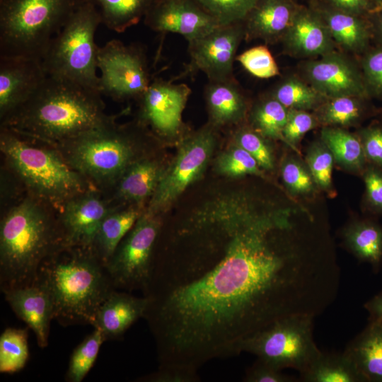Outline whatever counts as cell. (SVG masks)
Returning <instances> with one entry per match:
<instances>
[{
	"label": "cell",
	"mask_w": 382,
	"mask_h": 382,
	"mask_svg": "<svg viewBox=\"0 0 382 382\" xmlns=\"http://www.w3.org/2000/svg\"><path fill=\"white\" fill-rule=\"evenodd\" d=\"M101 95L47 75L27 101L1 120V127L55 146L116 119L105 112Z\"/></svg>",
	"instance_id": "2"
},
{
	"label": "cell",
	"mask_w": 382,
	"mask_h": 382,
	"mask_svg": "<svg viewBox=\"0 0 382 382\" xmlns=\"http://www.w3.org/2000/svg\"><path fill=\"white\" fill-rule=\"evenodd\" d=\"M111 120L54 146L68 164L98 190L113 188L137 156L135 126Z\"/></svg>",
	"instance_id": "6"
},
{
	"label": "cell",
	"mask_w": 382,
	"mask_h": 382,
	"mask_svg": "<svg viewBox=\"0 0 382 382\" xmlns=\"http://www.w3.org/2000/svg\"></svg>",
	"instance_id": "53"
},
{
	"label": "cell",
	"mask_w": 382,
	"mask_h": 382,
	"mask_svg": "<svg viewBox=\"0 0 382 382\" xmlns=\"http://www.w3.org/2000/svg\"><path fill=\"white\" fill-rule=\"evenodd\" d=\"M370 1L375 6L376 9L382 6V0H370Z\"/></svg>",
	"instance_id": "52"
},
{
	"label": "cell",
	"mask_w": 382,
	"mask_h": 382,
	"mask_svg": "<svg viewBox=\"0 0 382 382\" xmlns=\"http://www.w3.org/2000/svg\"><path fill=\"white\" fill-rule=\"evenodd\" d=\"M282 38L286 47L299 56H323L334 50L333 40L325 23L311 6H299Z\"/></svg>",
	"instance_id": "19"
},
{
	"label": "cell",
	"mask_w": 382,
	"mask_h": 382,
	"mask_svg": "<svg viewBox=\"0 0 382 382\" xmlns=\"http://www.w3.org/2000/svg\"><path fill=\"white\" fill-rule=\"evenodd\" d=\"M314 318L294 316L277 320L243 340L240 354L250 353L280 370L291 368L301 374L321 352L313 340Z\"/></svg>",
	"instance_id": "9"
},
{
	"label": "cell",
	"mask_w": 382,
	"mask_h": 382,
	"mask_svg": "<svg viewBox=\"0 0 382 382\" xmlns=\"http://www.w3.org/2000/svg\"><path fill=\"white\" fill-rule=\"evenodd\" d=\"M82 0H0V56L43 58Z\"/></svg>",
	"instance_id": "7"
},
{
	"label": "cell",
	"mask_w": 382,
	"mask_h": 382,
	"mask_svg": "<svg viewBox=\"0 0 382 382\" xmlns=\"http://www.w3.org/2000/svg\"><path fill=\"white\" fill-rule=\"evenodd\" d=\"M112 207L97 188L68 200L57 211L63 246L91 247L100 224Z\"/></svg>",
	"instance_id": "13"
},
{
	"label": "cell",
	"mask_w": 382,
	"mask_h": 382,
	"mask_svg": "<svg viewBox=\"0 0 382 382\" xmlns=\"http://www.w3.org/2000/svg\"><path fill=\"white\" fill-rule=\"evenodd\" d=\"M367 161L382 168V126L371 125L358 133Z\"/></svg>",
	"instance_id": "45"
},
{
	"label": "cell",
	"mask_w": 382,
	"mask_h": 382,
	"mask_svg": "<svg viewBox=\"0 0 382 382\" xmlns=\"http://www.w3.org/2000/svg\"><path fill=\"white\" fill-rule=\"evenodd\" d=\"M242 22L219 25L209 33L189 42L192 65L209 81L233 79V64L241 39Z\"/></svg>",
	"instance_id": "14"
},
{
	"label": "cell",
	"mask_w": 382,
	"mask_h": 382,
	"mask_svg": "<svg viewBox=\"0 0 382 382\" xmlns=\"http://www.w3.org/2000/svg\"><path fill=\"white\" fill-rule=\"evenodd\" d=\"M163 169L154 160L138 159L126 170L114 186V198L140 207L154 195Z\"/></svg>",
	"instance_id": "24"
},
{
	"label": "cell",
	"mask_w": 382,
	"mask_h": 382,
	"mask_svg": "<svg viewBox=\"0 0 382 382\" xmlns=\"http://www.w3.org/2000/svg\"><path fill=\"white\" fill-rule=\"evenodd\" d=\"M163 223L144 211L120 242L105 264L116 290L132 292L146 289Z\"/></svg>",
	"instance_id": "10"
},
{
	"label": "cell",
	"mask_w": 382,
	"mask_h": 382,
	"mask_svg": "<svg viewBox=\"0 0 382 382\" xmlns=\"http://www.w3.org/2000/svg\"><path fill=\"white\" fill-rule=\"evenodd\" d=\"M299 6L294 0H257L242 21L245 36L270 42L283 37Z\"/></svg>",
	"instance_id": "22"
},
{
	"label": "cell",
	"mask_w": 382,
	"mask_h": 382,
	"mask_svg": "<svg viewBox=\"0 0 382 382\" xmlns=\"http://www.w3.org/2000/svg\"><path fill=\"white\" fill-rule=\"evenodd\" d=\"M372 30H375L382 41V6L375 10L369 17Z\"/></svg>",
	"instance_id": "51"
},
{
	"label": "cell",
	"mask_w": 382,
	"mask_h": 382,
	"mask_svg": "<svg viewBox=\"0 0 382 382\" xmlns=\"http://www.w3.org/2000/svg\"><path fill=\"white\" fill-rule=\"evenodd\" d=\"M371 318L382 321V293L374 296L364 305Z\"/></svg>",
	"instance_id": "50"
},
{
	"label": "cell",
	"mask_w": 382,
	"mask_h": 382,
	"mask_svg": "<svg viewBox=\"0 0 382 382\" xmlns=\"http://www.w3.org/2000/svg\"><path fill=\"white\" fill-rule=\"evenodd\" d=\"M190 93L186 84L154 79L139 98L142 122L161 136L175 135L180 129L182 113Z\"/></svg>",
	"instance_id": "15"
},
{
	"label": "cell",
	"mask_w": 382,
	"mask_h": 382,
	"mask_svg": "<svg viewBox=\"0 0 382 382\" xmlns=\"http://www.w3.org/2000/svg\"><path fill=\"white\" fill-rule=\"evenodd\" d=\"M362 175L367 204L372 211L382 214V168L367 166Z\"/></svg>",
	"instance_id": "46"
},
{
	"label": "cell",
	"mask_w": 382,
	"mask_h": 382,
	"mask_svg": "<svg viewBox=\"0 0 382 382\" xmlns=\"http://www.w3.org/2000/svg\"><path fill=\"white\" fill-rule=\"evenodd\" d=\"M334 162L331 151L321 140L310 145L306 156V163L318 190L332 192Z\"/></svg>",
	"instance_id": "40"
},
{
	"label": "cell",
	"mask_w": 382,
	"mask_h": 382,
	"mask_svg": "<svg viewBox=\"0 0 382 382\" xmlns=\"http://www.w3.org/2000/svg\"><path fill=\"white\" fill-rule=\"evenodd\" d=\"M205 98L212 122L224 126L240 122L245 116V98L234 79L209 81Z\"/></svg>",
	"instance_id": "25"
},
{
	"label": "cell",
	"mask_w": 382,
	"mask_h": 382,
	"mask_svg": "<svg viewBox=\"0 0 382 382\" xmlns=\"http://www.w3.org/2000/svg\"><path fill=\"white\" fill-rule=\"evenodd\" d=\"M0 149L28 195L56 211L76 195L96 188L54 146L1 127Z\"/></svg>",
	"instance_id": "5"
},
{
	"label": "cell",
	"mask_w": 382,
	"mask_h": 382,
	"mask_svg": "<svg viewBox=\"0 0 382 382\" xmlns=\"http://www.w3.org/2000/svg\"><path fill=\"white\" fill-rule=\"evenodd\" d=\"M98 69L100 93L115 100L139 99L151 82L142 51L118 40L99 47Z\"/></svg>",
	"instance_id": "12"
},
{
	"label": "cell",
	"mask_w": 382,
	"mask_h": 382,
	"mask_svg": "<svg viewBox=\"0 0 382 382\" xmlns=\"http://www.w3.org/2000/svg\"><path fill=\"white\" fill-rule=\"evenodd\" d=\"M139 381L144 382H197L199 381V377L198 373L177 368L158 367L156 371L141 377Z\"/></svg>",
	"instance_id": "48"
},
{
	"label": "cell",
	"mask_w": 382,
	"mask_h": 382,
	"mask_svg": "<svg viewBox=\"0 0 382 382\" xmlns=\"http://www.w3.org/2000/svg\"><path fill=\"white\" fill-rule=\"evenodd\" d=\"M145 210L139 206L125 209L112 207L100 224L91 250L105 264Z\"/></svg>",
	"instance_id": "27"
},
{
	"label": "cell",
	"mask_w": 382,
	"mask_h": 382,
	"mask_svg": "<svg viewBox=\"0 0 382 382\" xmlns=\"http://www.w3.org/2000/svg\"><path fill=\"white\" fill-rule=\"evenodd\" d=\"M310 6L320 16L333 41L342 47L361 52L367 47L372 30L368 17L343 12L316 0L311 1Z\"/></svg>",
	"instance_id": "23"
},
{
	"label": "cell",
	"mask_w": 382,
	"mask_h": 382,
	"mask_svg": "<svg viewBox=\"0 0 382 382\" xmlns=\"http://www.w3.org/2000/svg\"><path fill=\"white\" fill-rule=\"evenodd\" d=\"M289 109L273 97L257 103L251 113L253 130L266 139L280 140L286 144L283 131Z\"/></svg>",
	"instance_id": "34"
},
{
	"label": "cell",
	"mask_w": 382,
	"mask_h": 382,
	"mask_svg": "<svg viewBox=\"0 0 382 382\" xmlns=\"http://www.w3.org/2000/svg\"><path fill=\"white\" fill-rule=\"evenodd\" d=\"M102 23L92 0H82L52 40L41 60L47 75L99 91L98 52L95 41Z\"/></svg>",
	"instance_id": "8"
},
{
	"label": "cell",
	"mask_w": 382,
	"mask_h": 382,
	"mask_svg": "<svg viewBox=\"0 0 382 382\" xmlns=\"http://www.w3.org/2000/svg\"><path fill=\"white\" fill-rule=\"evenodd\" d=\"M28 329L8 328L0 337V372L21 370L28 359Z\"/></svg>",
	"instance_id": "35"
},
{
	"label": "cell",
	"mask_w": 382,
	"mask_h": 382,
	"mask_svg": "<svg viewBox=\"0 0 382 382\" xmlns=\"http://www.w3.org/2000/svg\"><path fill=\"white\" fill-rule=\"evenodd\" d=\"M4 294L16 315L33 330L38 346L46 347L54 319L53 306L47 291L33 283L6 291Z\"/></svg>",
	"instance_id": "20"
},
{
	"label": "cell",
	"mask_w": 382,
	"mask_h": 382,
	"mask_svg": "<svg viewBox=\"0 0 382 382\" xmlns=\"http://www.w3.org/2000/svg\"><path fill=\"white\" fill-rule=\"evenodd\" d=\"M320 140L331 151L335 162L345 170L363 173L367 159L358 135L337 127H323Z\"/></svg>",
	"instance_id": "28"
},
{
	"label": "cell",
	"mask_w": 382,
	"mask_h": 382,
	"mask_svg": "<svg viewBox=\"0 0 382 382\" xmlns=\"http://www.w3.org/2000/svg\"><path fill=\"white\" fill-rule=\"evenodd\" d=\"M62 247L54 209L30 195L16 203L0 223L1 291L33 284L42 261Z\"/></svg>",
	"instance_id": "4"
},
{
	"label": "cell",
	"mask_w": 382,
	"mask_h": 382,
	"mask_svg": "<svg viewBox=\"0 0 382 382\" xmlns=\"http://www.w3.org/2000/svg\"><path fill=\"white\" fill-rule=\"evenodd\" d=\"M102 23L116 33H122L144 18L154 0H92Z\"/></svg>",
	"instance_id": "31"
},
{
	"label": "cell",
	"mask_w": 382,
	"mask_h": 382,
	"mask_svg": "<svg viewBox=\"0 0 382 382\" xmlns=\"http://www.w3.org/2000/svg\"><path fill=\"white\" fill-rule=\"evenodd\" d=\"M281 176L287 190L294 196H311L318 190L306 163L297 158L289 156L283 161Z\"/></svg>",
	"instance_id": "38"
},
{
	"label": "cell",
	"mask_w": 382,
	"mask_h": 382,
	"mask_svg": "<svg viewBox=\"0 0 382 382\" xmlns=\"http://www.w3.org/2000/svg\"><path fill=\"white\" fill-rule=\"evenodd\" d=\"M245 382H293L294 378L282 370L257 358L247 369L243 378Z\"/></svg>",
	"instance_id": "47"
},
{
	"label": "cell",
	"mask_w": 382,
	"mask_h": 382,
	"mask_svg": "<svg viewBox=\"0 0 382 382\" xmlns=\"http://www.w3.org/2000/svg\"><path fill=\"white\" fill-rule=\"evenodd\" d=\"M319 125L315 115L306 110L289 109L283 135L286 144L298 152L297 144L308 131Z\"/></svg>",
	"instance_id": "43"
},
{
	"label": "cell",
	"mask_w": 382,
	"mask_h": 382,
	"mask_svg": "<svg viewBox=\"0 0 382 382\" xmlns=\"http://www.w3.org/2000/svg\"><path fill=\"white\" fill-rule=\"evenodd\" d=\"M219 25L242 22L257 0H194Z\"/></svg>",
	"instance_id": "39"
},
{
	"label": "cell",
	"mask_w": 382,
	"mask_h": 382,
	"mask_svg": "<svg viewBox=\"0 0 382 382\" xmlns=\"http://www.w3.org/2000/svg\"><path fill=\"white\" fill-rule=\"evenodd\" d=\"M304 72L311 85L327 98L369 95L363 74L347 58L334 51L308 62Z\"/></svg>",
	"instance_id": "17"
},
{
	"label": "cell",
	"mask_w": 382,
	"mask_h": 382,
	"mask_svg": "<svg viewBox=\"0 0 382 382\" xmlns=\"http://www.w3.org/2000/svg\"><path fill=\"white\" fill-rule=\"evenodd\" d=\"M147 308L145 296L115 290L97 311L92 326L102 332L105 340H117L139 318Z\"/></svg>",
	"instance_id": "21"
},
{
	"label": "cell",
	"mask_w": 382,
	"mask_h": 382,
	"mask_svg": "<svg viewBox=\"0 0 382 382\" xmlns=\"http://www.w3.org/2000/svg\"><path fill=\"white\" fill-rule=\"evenodd\" d=\"M271 96L288 109L306 111L316 110L328 99L311 85L295 77L279 83Z\"/></svg>",
	"instance_id": "33"
},
{
	"label": "cell",
	"mask_w": 382,
	"mask_h": 382,
	"mask_svg": "<svg viewBox=\"0 0 382 382\" xmlns=\"http://www.w3.org/2000/svg\"><path fill=\"white\" fill-rule=\"evenodd\" d=\"M236 59L252 75L260 79L274 77L279 74L278 66L266 46L251 47Z\"/></svg>",
	"instance_id": "41"
},
{
	"label": "cell",
	"mask_w": 382,
	"mask_h": 382,
	"mask_svg": "<svg viewBox=\"0 0 382 382\" xmlns=\"http://www.w3.org/2000/svg\"><path fill=\"white\" fill-rule=\"evenodd\" d=\"M216 139L212 129L204 128L187 138L178 151L164 168L145 211L161 215L206 169L215 146Z\"/></svg>",
	"instance_id": "11"
},
{
	"label": "cell",
	"mask_w": 382,
	"mask_h": 382,
	"mask_svg": "<svg viewBox=\"0 0 382 382\" xmlns=\"http://www.w3.org/2000/svg\"><path fill=\"white\" fill-rule=\"evenodd\" d=\"M106 341L102 332L94 329L72 352L65 379L69 382H81L93 366L100 346Z\"/></svg>",
	"instance_id": "36"
},
{
	"label": "cell",
	"mask_w": 382,
	"mask_h": 382,
	"mask_svg": "<svg viewBox=\"0 0 382 382\" xmlns=\"http://www.w3.org/2000/svg\"><path fill=\"white\" fill-rule=\"evenodd\" d=\"M316 110L319 125L337 127L357 124L365 112L361 98L352 96L328 98Z\"/></svg>",
	"instance_id": "32"
},
{
	"label": "cell",
	"mask_w": 382,
	"mask_h": 382,
	"mask_svg": "<svg viewBox=\"0 0 382 382\" xmlns=\"http://www.w3.org/2000/svg\"><path fill=\"white\" fill-rule=\"evenodd\" d=\"M343 239L359 260L378 267L382 262V228L378 224L369 220L354 221L343 231Z\"/></svg>",
	"instance_id": "30"
},
{
	"label": "cell",
	"mask_w": 382,
	"mask_h": 382,
	"mask_svg": "<svg viewBox=\"0 0 382 382\" xmlns=\"http://www.w3.org/2000/svg\"><path fill=\"white\" fill-rule=\"evenodd\" d=\"M306 382H366L352 359L342 353H323L301 373Z\"/></svg>",
	"instance_id": "29"
},
{
	"label": "cell",
	"mask_w": 382,
	"mask_h": 382,
	"mask_svg": "<svg viewBox=\"0 0 382 382\" xmlns=\"http://www.w3.org/2000/svg\"><path fill=\"white\" fill-rule=\"evenodd\" d=\"M34 283L50 295L54 319L62 326L92 325L100 306L116 290L105 264L90 247L60 248L42 261Z\"/></svg>",
	"instance_id": "3"
},
{
	"label": "cell",
	"mask_w": 382,
	"mask_h": 382,
	"mask_svg": "<svg viewBox=\"0 0 382 382\" xmlns=\"http://www.w3.org/2000/svg\"><path fill=\"white\" fill-rule=\"evenodd\" d=\"M46 76L38 59L0 56V120L27 101Z\"/></svg>",
	"instance_id": "18"
},
{
	"label": "cell",
	"mask_w": 382,
	"mask_h": 382,
	"mask_svg": "<svg viewBox=\"0 0 382 382\" xmlns=\"http://www.w3.org/2000/svg\"><path fill=\"white\" fill-rule=\"evenodd\" d=\"M361 66L369 93L382 96V45L366 54Z\"/></svg>",
	"instance_id": "44"
},
{
	"label": "cell",
	"mask_w": 382,
	"mask_h": 382,
	"mask_svg": "<svg viewBox=\"0 0 382 382\" xmlns=\"http://www.w3.org/2000/svg\"><path fill=\"white\" fill-rule=\"evenodd\" d=\"M215 168L218 173L228 177L236 178L246 175L264 177L256 160L236 144L218 156Z\"/></svg>",
	"instance_id": "37"
},
{
	"label": "cell",
	"mask_w": 382,
	"mask_h": 382,
	"mask_svg": "<svg viewBox=\"0 0 382 382\" xmlns=\"http://www.w3.org/2000/svg\"><path fill=\"white\" fill-rule=\"evenodd\" d=\"M282 218L279 206L238 190L209 199L170 228L142 293L158 367L198 373L286 317Z\"/></svg>",
	"instance_id": "1"
},
{
	"label": "cell",
	"mask_w": 382,
	"mask_h": 382,
	"mask_svg": "<svg viewBox=\"0 0 382 382\" xmlns=\"http://www.w3.org/2000/svg\"><path fill=\"white\" fill-rule=\"evenodd\" d=\"M366 382H382V321L371 318L345 351Z\"/></svg>",
	"instance_id": "26"
},
{
	"label": "cell",
	"mask_w": 382,
	"mask_h": 382,
	"mask_svg": "<svg viewBox=\"0 0 382 382\" xmlns=\"http://www.w3.org/2000/svg\"><path fill=\"white\" fill-rule=\"evenodd\" d=\"M144 19L153 30L180 34L189 42L219 25L194 0H154Z\"/></svg>",
	"instance_id": "16"
},
{
	"label": "cell",
	"mask_w": 382,
	"mask_h": 382,
	"mask_svg": "<svg viewBox=\"0 0 382 382\" xmlns=\"http://www.w3.org/2000/svg\"><path fill=\"white\" fill-rule=\"evenodd\" d=\"M266 138L253 129H239L234 136L237 145L248 151L261 168L271 170L274 168V156Z\"/></svg>",
	"instance_id": "42"
},
{
	"label": "cell",
	"mask_w": 382,
	"mask_h": 382,
	"mask_svg": "<svg viewBox=\"0 0 382 382\" xmlns=\"http://www.w3.org/2000/svg\"><path fill=\"white\" fill-rule=\"evenodd\" d=\"M312 1V0H311ZM332 8L369 17L376 8L370 0H316Z\"/></svg>",
	"instance_id": "49"
}]
</instances>
